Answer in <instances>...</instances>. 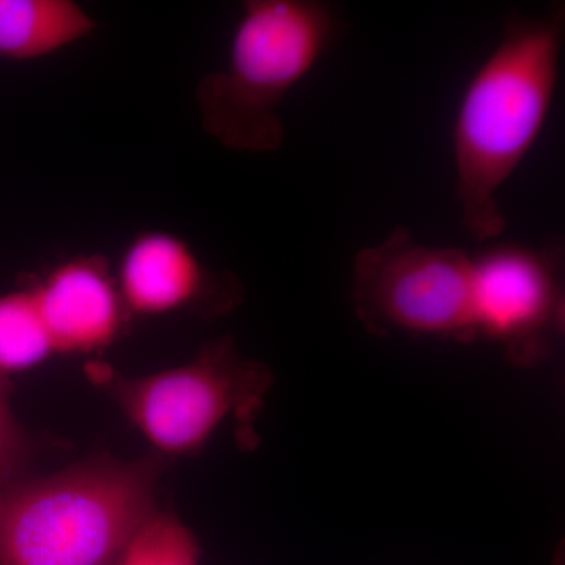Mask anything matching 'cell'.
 <instances>
[{"mask_svg": "<svg viewBox=\"0 0 565 565\" xmlns=\"http://www.w3.org/2000/svg\"><path fill=\"white\" fill-rule=\"evenodd\" d=\"M114 565H200V545L173 512L154 509Z\"/></svg>", "mask_w": 565, "mask_h": 565, "instance_id": "11", "label": "cell"}, {"mask_svg": "<svg viewBox=\"0 0 565 565\" xmlns=\"http://www.w3.org/2000/svg\"><path fill=\"white\" fill-rule=\"evenodd\" d=\"M338 33L321 0H247L221 68L195 92L204 132L230 151L264 154L285 141L281 107Z\"/></svg>", "mask_w": 565, "mask_h": 565, "instance_id": "3", "label": "cell"}, {"mask_svg": "<svg viewBox=\"0 0 565 565\" xmlns=\"http://www.w3.org/2000/svg\"><path fill=\"white\" fill-rule=\"evenodd\" d=\"M9 384V377L0 374V486L28 478L29 467L39 449L35 437L13 414Z\"/></svg>", "mask_w": 565, "mask_h": 565, "instance_id": "12", "label": "cell"}, {"mask_svg": "<svg viewBox=\"0 0 565 565\" xmlns=\"http://www.w3.org/2000/svg\"><path fill=\"white\" fill-rule=\"evenodd\" d=\"M96 29L95 18L73 0H0V61H40Z\"/></svg>", "mask_w": 565, "mask_h": 565, "instance_id": "9", "label": "cell"}, {"mask_svg": "<svg viewBox=\"0 0 565 565\" xmlns=\"http://www.w3.org/2000/svg\"><path fill=\"white\" fill-rule=\"evenodd\" d=\"M114 274L131 318L177 313L218 318L243 299V286L232 274L211 269L188 241L166 230L137 233Z\"/></svg>", "mask_w": 565, "mask_h": 565, "instance_id": "7", "label": "cell"}, {"mask_svg": "<svg viewBox=\"0 0 565 565\" xmlns=\"http://www.w3.org/2000/svg\"><path fill=\"white\" fill-rule=\"evenodd\" d=\"M163 460L102 455L0 486V565H114L156 509Z\"/></svg>", "mask_w": 565, "mask_h": 565, "instance_id": "2", "label": "cell"}, {"mask_svg": "<svg viewBox=\"0 0 565 565\" xmlns=\"http://www.w3.org/2000/svg\"><path fill=\"white\" fill-rule=\"evenodd\" d=\"M32 286L0 296V374L25 373L54 355Z\"/></svg>", "mask_w": 565, "mask_h": 565, "instance_id": "10", "label": "cell"}, {"mask_svg": "<svg viewBox=\"0 0 565 565\" xmlns=\"http://www.w3.org/2000/svg\"><path fill=\"white\" fill-rule=\"evenodd\" d=\"M351 302L374 337L471 343L473 256L418 243L411 230L396 226L381 244L356 253Z\"/></svg>", "mask_w": 565, "mask_h": 565, "instance_id": "5", "label": "cell"}, {"mask_svg": "<svg viewBox=\"0 0 565 565\" xmlns=\"http://www.w3.org/2000/svg\"><path fill=\"white\" fill-rule=\"evenodd\" d=\"M90 375L163 459L195 455L230 419L239 426L241 440L252 441L274 384L269 367L244 356L230 337L161 373L122 377L92 366Z\"/></svg>", "mask_w": 565, "mask_h": 565, "instance_id": "4", "label": "cell"}, {"mask_svg": "<svg viewBox=\"0 0 565 565\" xmlns=\"http://www.w3.org/2000/svg\"><path fill=\"white\" fill-rule=\"evenodd\" d=\"M55 353L90 355L110 348L131 321L109 263L81 255L32 285Z\"/></svg>", "mask_w": 565, "mask_h": 565, "instance_id": "8", "label": "cell"}, {"mask_svg": "<svg viewBox=\"0 0 565 565\" xmlns=\"http://www.w3.org/2000/svg\"><path fill=\"white\" fill-rule=\"evenodd\" d=\"M559 245H490L473 256L476 340L500 345L509 362L537 366L564 330Z\"/></svg>", "mask_w": 565, "mask_h": 565, "instance_id": "6", "label": "cell"}, {"mask_svg": "<svg viewBox=\"0 0 565 565\" xmlns=\"http://www.w3.org/2000/svg\"><path fill=\"white\" fill-rule=\"evenodd\" d=\"M565 7L544 17L514 13L478 66L452 126L456 193L465 232L489 243L504 232L501 189L544 129L559 81Z\"/></svg>", "mask_w": 565, "mask_h": 565, "instance_id": "1", "label": "cell"}]
</instances>
